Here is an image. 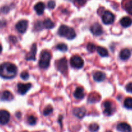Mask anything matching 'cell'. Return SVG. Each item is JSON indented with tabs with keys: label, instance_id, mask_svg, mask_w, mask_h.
<instances>
[{
	"label": "cell",
	"instance_id": "obj_1",
	"mask_svg": "<svg viewBox=\"0 0 132 132\" xmlns=\"http://www.w3.org/2000/svg\"><path fill=\"white\" fill-rule=\"evenodd\" d=\"M18 69L13 63L6 62L0 65V76L5 79H11L17 74Z\"/></svg>",
	"mask_w": 132,
	"mask_h": 132
},
{
	"label": "cell",
	"instance_id": "obj_2",
	"mask_svg": "<svg viewBox=\"0 0 132 132\" xmlns=\"http://www.w3.org/2000/svg\"><path fill=\"white\" fill-rule=\"evenodd\" d=\"M58 32L60 36L67 38L68 40H73L76 37L75 31L73 29L64 25L60 27Z\"/></svg>",
	"mask_w": 132,
	"mask_h": 132
},
{
	"label": "cell",
	"instance_id": "obj_3",
	"mask_svg": "<svg viewBox=\"0 0 132 132\" xmlns=\"http://www.w3.org/2000/svg\"><path fill=\"white\" fill-rule=\"evenodd\" d=\"M51 58V54L47 51H43L41 53L40 59L39 61V65L42 69H46L49 66L50 60Z\"/></svg>",
	"mask_w": 132,
	"mask_h": 132
},
{
	"label": "cell",
	"instance_id": "obj_4",
	"mask_svg": "<svg viewBox=\"0 0 132 132\" xmlns=\"http://www.w3.org/2000/svg\"><path fill=\"white\" fill-rule=\"evenodd\" d=\"M70 63L71 66L74 68L77 69H80L83 67L84 65V60L81 57H80L78 55H75L71 58Z\"/></svg>",
	"mask_w": 132,
	"mask_h": 132
},
{
	"label": "cell",
	"instance_id": "obj_5",
	"mask_svg": "<svg viewBox=\"0 0 132 132\" xmlns=\"http://www.w3.org/2000/svg\"><path fill=\"white\" fill-rule=\"evenodd\" d=\"M56 67L57 69L60 71L62 73L65 74L66 72L68 71V61L67 59L65 58H62V59L59 60L58 62H56Z\"/></svg>",
	"mask_w": 132,
	"mask_h": 132
},
{
	"label": "cell",
	"instance_id": "obj_6",
	"mask_svg": "<svg viewBox=\"0 0 132 132\" xmlns=\"http://www.w3.org/2000/svg\"><path fill=\"white\" fill-rule=\"evenodd\" d=\"M102 19L104 23L106 24V25H110L114 22L115 16L110 11H105L102 15Z\"/></svg>",
	"mask_w": 132,
	"mask_h": 132
},
{
	"label": "cell",
	"instance_id": "obj_7",
	"mask_svg": "<svg viewBox=\"0 0 132 132\" xmlns=\"http://www.w3.org/2000/svg\"><path fill=\"white\" fill-rule=\"evenodd\" d=\"M104 113L105 115H108V116H110L112 115L115 110V106H113V104L111 101H105L104 103Z\"/></svg>",
	"mask_w": 132,
	"mask_h": 132
},
{
	"label": "cell",
	"instance_id": "obj_8",
	"mask_svg": "<svg viewBox=\"0 0 132 132\" xmlns=\"http://www.w3.org/2000/svg\"><path fill=\"white\" fill-rule=\"evenodd\" d=\"M28 27V21L27 20H21L18 21L16 25V28L19 32L23 33L25 32L27 30V29Z\"/></svg>",
	"mask_w": 132,
	"mask_h": 132
},
{
	"label": "cell",
	"instance_id": "obj_9",
	"mask_svg": "<svg viewBox=\"0 0 132 132\" xmlns=\"http://www.w3.org/2000/svg\"><path fill=\"white\" fill-rule=\"evenodd\" d=\"M90 30L93 33V35L96 36H101L103 33V30L101 25L98 23H95L91 27Z\"/></svg>",
	"mask_w": 132,
	"mask_h": 132
},
{
	"label": "cell",
	"instance_id": "obj_10",
	"mask_svg": "<svg viewBox=\"0 0 132 132\" xmlns=\"http://www.w3.org/2000/svg\"><path fill=\"white\" fill-rule=\"evenodd\" d=\"M10 120V113L6 110H0V124H6Z\"/></svg>",
	"mask_w": 132,
	"mask_h": 132
},
{
	"label": "cell",
	"instance_id": "obj_11",
	"mask_svg": "<svg viewBox=\"0 0 132 132\" xmlns=\"http://www.w3.org/2000/svg\"><path fill=\"white\" fill-rule=\"evenodd\" d=\"M37 51L36 44H34L31 47L30 51L27 54L26 60H36V54Z\"/></svg>",
	"mask_w": 132,
	"mask_h": 132
},
{
	"label": "cell",
	"instance_id": "obj_12",
	"mask_svg": "<svg viewBox=\"0 0 132 132\" xmlns=\"http://www.w3.org/2000/svg\"><path fill=\"white\" fill-rule=\"evenodd\" d=\"M31 86V84L19 83L18 84V91L21 95H25L30 89Z\"/></svg>",
	"mask_w": 132,
	"mask_h": 132
},
{
	"label": "cell",
	"instance_id": "obj_13",
	"mask_svg": "<svg viewBox=\"0 0 132 132\" xmlns=\"http://www.w3.org/2000/svg\"><path fill=\"white\" fill-rule=\"evenodd\" d=\"M117 129L120 132H131V127L126 122L119 123L117 126Z\"/></svg>",
	"mask_w": 132,
	"mask_h": 132
},
{
	"label": "cell",
	"instance_id": "obj_14",
	"mask_svg": "<svg viewBox=\"0 0 132 132\" xmlns=\"http://www.w3.org/2000/svg\"><path fill=\"white\" fill-rule=\"evenodd\" d=\"M86 113V110L84 108H77L73 110V113L79 119H82L85 116Z\"/></svg>",
	"mask_w": 132,
	"mask_h": 132
},
{
	"label": "cell",
	"instance_id": "obj_15",
	"mask_svg": "<svg viewBox=\"0 0 132 132\" xmlns=\"http://www.w3.org/2000/svg\"><path fill=\"white\" fill-rule=\"evenodd\" d=\"M13 95L9 91H5L0 96V98L3 101H11L13 99Z\"/></svg>",
	"mask_w": 132,
	"mask_h": 132
},
{
	"label": "cell",
	"instance_id": "obj_16",
	"mask_svg": "<svg viewBox=\"0 0 132 132\" xmlns=\"http://www.w3.org/2000/svg\"><path fill=\"white\" fill-rule=\"evenodd\" d=\"M101 100V95L97 93H92L88 96V102L89 103H95Z\"/></svg>",
	"mask_w": 132,
	"mask_h": 132
},
{
	"label": "cell",
	"instance_id": "obj_17",
	"mask_svg": "<svg viewBox=\"0 0 132 132\" xmlns=\"http://www.w3.org/2000/svg\"><path fill=\"white\" fill-rule=\"evenodd\" d=\"M106 77V74L103 72L96 71L93 74V78L96 82H102V81L104 80Z\"/></svg>",
	"mask_w": 132,
	"mask_h": 132
},
{
	"label": "cell",
	"instance_id": "obj_18",
	"mask_svg": "<svg viewBox=\"0 0 132 132\" xmlns=\"http://www.w3.org/2000/svg\"><path fill=\"white\" fill-rule=\"evenodd\" d=\"M35 10L38 15L42 14L45 10V5L43 2H38L35 5Z\"/></svg>",
	"mask_w": 132,
	"mask_h": 132
},
{
	"label": "cell",
	"instance_id": "obj_19",
	"mask_svg": "<svg viewBox=\"0 0 132 132\" xmlns=\"http://www.w3.org/2000/svg\"><path fill=\"white\" fill-rule=\"evenodd\" d=\"M120 24L123 27H129L132 24V20L129 17H126L122 18L120 21Z\"/></svg>",
	"mask_w": 132,
	"mask_h": 132
},
{
	"label": "cell",
	"instance_id": "obj_20",
	"mask_svg": "<svg viewBox=\"0 0 132 132\" xmlns=\"http://www.w3.org/2000/svg\"><path fill=\"white\" fill-rule=\"evenodd\" d=\"M74 96L77 99H82L84 97L85 93L84 89L82 87H77L74 93Z\"/></svg>",
	"mask_w": 132,
	"mask_h": 132
},
{
	"label": "cell",
	"instance_id": "obj_21",
	"mask_svg": "<svg viewBox=\"0 0 132 132\" xmlns=\"http://www.w3.org/2000/svg\"><path fill=\"white\" fill-rule=\"evenodd\" d=\"M131 56V52L129 49H124L121 51L120 53V58L122 60H126L128 58H129Z\"/></svg>",
	"mask_w": 132,
	"mask_h": 132
},
{
	"label": "cell",
	"instance_id": "obj_22",
	"mask_svg": "<svg viewBox=\"0 0 132 132\" xmlns=\"http://www.w3.org/2000/svg\"><path fill=\"white\" fill-rule=\"evenodd\" d=\"M96 51H97L98 53L102 57L107 56L108 55V52L107 49L104 47H96Z\"/></svg>",
	"mask_w": 132,
	"mask_h": 132
},
{
	"label": "cell",
	"instance_id": "obj_23",
	"mask_svg": "<svg viewBox=\"0 0 132 132\" xmlns=\"http://www.w3.org/2000/svg\"><path fill=\"white\" fill-rule=\"evenodd\" d=\"M43 25L45 28L47 29H51L54 27V23L50 20V19H46L44 21Z\"/></svg>",
	"mask_w": 132,
	"mask_h": 132
},
{
	"label": "cell",
	"instance_id": "obj_24",
	"mask_svg": "<svg viewBox=\"0 0 132 132\" xmlns=\"http://www.w3.org/2000/svg\"><path fill=\"white\" fill-rule=\"evenodd\" d=\"M124 107L127 109H132V98L128 97L125 99L124 102Z\"/></svg>",
	"mask_w": 132,
	"mask_h": 132
},
{
	"label": "cell",
	"instance_id": "obj_25",
	"mask_svg": "<svg viewBox=\"0 0 132 132\" xmlns=\"http://www.w3.org/2000/svg\"><path fill=\"white\" fill-rule=\"evenodd\" d=\"M125 10L128 14L132 15V0H130L126 3Z\"/></svg>",
	"mask_w": 132,
	"mask_h": 132
},
{
	"label": "cell",
	"instance_id": "obj_26",
	"mask_svg": "<svg viewBox=\"0 0 132 132\" xmlns=\"http://www.w3.org/2000/svg\"><path fill=\"white\" fill-rule=\"evenodd\" d=\"M99 129V126L96 123H93V124H90L89 127V129L91 132H96Z\"/></svg>",
	"mask_w": 132,
	"mask_h": 132
},
{
	"label": "cell",
	"instance_id": "obj_27",
	"mask_svg": "<svg viewBox=\"0 0 132 132\" xmlns=\"http://www.w3.org/2000/svg\"><path fill=\"white\" fill-rule=\"evenodd\" d=\"M53 111V108L51 106H47L44 110V115L45 116H47V115H50Z\"/></svg>",
	"mask_w": 132,
	"mask_h": 132
},
{
	"label": "cell",
	"instance_id": "obj_28",
	"mask_svg": "<svg viewBox=\"0 0 132 132\" xmlns=\"http://www.w3.org/2000/svg\"><path fill=\"white\" fill-rule=\"evenodd\" d=\"M56 48L58 49V50L61 51H63V52H65V51H67V50H68V46H67V45L65 44H59L57 45L56 46Z\"/></svg>",
	"mask_w": 132,
	"mask_h": 132
},
{
	"label": "cell",
	"instance_id": "obj_29",
	"mask_svg": "<svg viewBox=\"0 0 132 132\" xmlns=\"http://www.w3.org/2000/svg\"><path fill=\"white\" fill-rule=\"evenodd\" d=\"M36 120H37L36 118L32 115L29 116L27 119V122L30 125H35L36 123Z\"/></svg>",
	"mask_w": 132,
	"mask_h": 132
},
{
	"label": "cell",
	"instance_id": "obj_30",
	"mask_svg": "<svg viewBox=\"0 0 132 132\" xmlns=\"http://www.w3.org/2000/svg\"><path fill=\"white\" fill-rule=\"evenodd\" d=\"M87 49L90 53H93V52H95V51H96V47L95 45V44H91V43H89L87 45Z\"/></svg>",
	"mask_w": 132,
	"mask_h": 132
},
{
	"label": "cell",
	"instance_id": "obj_31",
	"mask_svg": "<svg viewBox=\"0 0 132 132\" xmlns=\"http://www.w3.org/2000/svg\"><path fill=\"white\" fill-rule=\"evenodd\" d=\"M70 1H71V2L75 3L76 4L80 6L84 5L86 2V0H70Z\"/></svg>",
	"mask_w": 132,
	"mask_h": 132
},
{
	"label": "cell",
	"instance_id": "obj_32",
	"mask_svg": "<svg viewBox=\"0 0 132 132\" xmlns=\"http://www.w3.org/2000/svg\"><path fill=\"white\" fill-rule=\"evenodd\" d=\"M56 6V3L53 0H50L49 2H48V4H47V7L49 9H53Z\"/></svg>",
	"mask_w": 132,
	"mask_h": 132
},
{
	"label": "cell",
	"instance_id": "obj_33",
	"mask_svg": "<svg viewBox=\"0 0 132 132\" xmlns=\"http://www.w3.org/2000/svg\"><path fill=\"white\" fill-rule=\"evenodd\" d=\"M21 78H22L23 80H27L28 78H29V73H28L27 71H23L22 73H21Z\"/></svg>",
	"mask_w": 132,
	"mask_h": 132
},
{
	"label": "cell",
	"instance_id": "obj_34",
	"mask_svg": "<svg viewBox=\"0 0 132 132\" xmlns=\"http://www.w3.org/2000/svg\"><path fill=\"white\" fill-rule=\"evenodd\" d=\"M126 89L128 92L131 93H132V82H130V83L128 84L126 86Z\"/></svg>",
	"mask_w": 132,
	"mask_h": 132
},
{
	"label": "cell",
	"instance_id": "obj_35",
	"mask_svg": "<svg viewBox=\"0 0 132 132\" xmlns=\"http://www.w3.org/2000/svg\"><path fill=\"white\" fill-rule=\"evenodd\" d=\"M2 45H0V53H2Z\"/></svg>",
	"mask_w": 132,
	"mask_h": 132
},
{
	"label": "cell",
	"instance_id": "obj_36",
	"mask_svg": "<svg viewBox=\"0 0 132 132\" xmlns=\"http://www.w3.org/2000/svg\"><path fill=\"white\" fill-rule=\"evenodd\" d=\"M106 132H111V131H106Z\"/></svg>",
	"mask_w": 132,
	"mask_h": 132
}]
</instances>
